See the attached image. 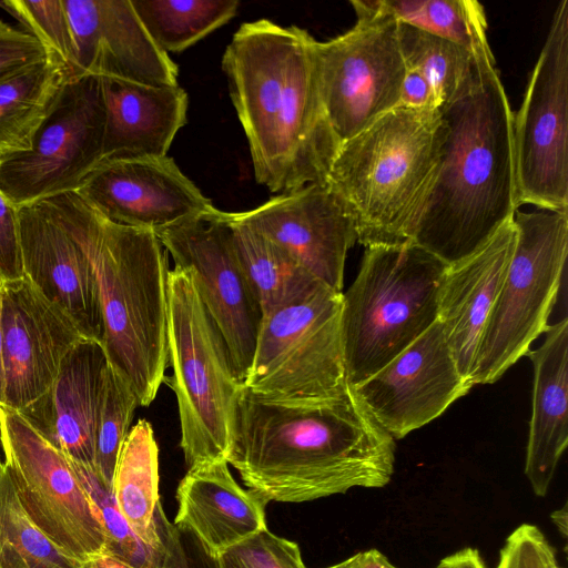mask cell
<instances>
[{
  "mask_svg": "<svg viewBox=\"0 0 568 568\" xmlns=\"http://www.w3.org/2000/svg\"><path fill=\"white\" fill-rule=\"evenodd\" d=\"M116 505L135 535L161 551L155 526L159 499V448L152 425L139 419L120 450L112 481Z\"/></svg>",
  "mask_w": 568,
  "mask_h": 568,
  "instance_id": "484cf974",
  "label": "cell"
},
{
  "mask_svg": "<svg viewBox=\"0 0 568 568\" xmlns=\"http://www.w3.org/2000/svg\"><path fill=\"white\" fill-rule=\"evenodd\" d=\"M74 38L71 78L95 75L178 85V65L156 47L131 0H63Z\"/></svg>",
  "mask_w": 568,
  "mask_h": 568,
  "instance_id": "ffe728a7",
  "label": "cell"
},
{
  "mask_svg": "<svg viewBox=\"0 0 568 568\" xmlns=\"http://www.w3.org/2000/svg\"><path fill=\"white\" fill-rule=\"evenodd\" d=\"M527 355L534 388L524 471L532 491L545 497L568 445V318L549 325L542 344Z\"/></svg>",
  "mask_w": 568,
  "mask_h": 568,
  "instance_id": "d4e9b609",
  "label": "cell"
},
{
  "mask_svg": "<svg viewBox=\"0 0 568 568\" xmlns=\"http://www.w3.org/2000/svg\"><path fill=\"white\" fill-rule=\"evenodd\" d=\"M438 565L442 568H487L479 551L475 548H463L445 558Z\"/></svg>",
  "mask_w": 568,
  "mask_h": 568,
  "instance_id": "7bdbcfd3",
  "label": "cell"
},
{
  "mask_svg": "<svg viewBox=\"0 0 568 568\" xmlns=\"http://www.w3.org/2000/svg\"><path fill=\"white\" fill-rule=\"evenodd\" d=\"M447 266L414 242L366 247L355 280L342 294V342L351 386L378 372L437 321Z\"/></svg>",
  "mask_w": 568,
  "mask_h": 568,
  "instance_id": "8992f818",
  "label": "cell"
},
{
  "mask_svg": "<svg viewBox=\"0 0 568 568\" xmlns=\"http://www.w3.org/2000/svg\"><path fill=\"white\" fill-rule=\"evenodd\" d=\"M445 140L439 110L398 105L339 145L326 183L346 205L358 243L412 241Z\"/></svg>",
  "mask_w": 568,
  "mask_h": 568,
  "instance_id": "5b68a950",
  "label": "cell"
},
{
  "mask_svg": "<svg viewBox=\"0 0 568 568\" xmlns=\"http://www.w3.org/2000/svg\"><path fill=\"white\" fill-rule=\"evenodd\" d=\"M342 294L316 280L263 314L243 386L260 398L294 404L343 395L351 385L342 342Z\"/></svg>",
  "mask_w": 568,
  "mask_h": 568,
  "instance_id": "ba28073f",
  "label": "cell"
},
{
  "mask_svg": "<svg viewBox=\"0 0 568 568\" xmlns=\"http://www.w3.org/2000/svg\"><path fill=\"white\" fill-rule=\"evenodd\" d=\"M176 501L173 524L191 530L219 556L267 528V503L235 481L226 460L187 469Z\"/></svg>",
  "mask_w": 568,
  "mask_h": 568,
  "instance_id": "603a6c76",
  "label": "cell"
},
{
  "mask_svg": "<svg viewBox=\"0 0 568 568\" xmlns=\"http://www.w3.org/2000/svg\"><path fill=\"white\" fill-rule=\"evenodd\" d=\"M23 276L89 339L103 342V320L91 265L51 197L19 207Z\"/></svg>",
  "mask_w": 568,
  "mask_h": 568,
  "instance_id": "d6986e66",
  "label": "cell"
},
{
  "mask_svg": "<svg viewBox=\"0 0 568 568\" xmlns=\"http://www.w3.org/2000/svg\"><path fill=\"white\" fill-rule=\"evenodd\" d=\"M159 49L179 53L229 22L237 0H131Z\"/></svg>",
  "mask_w": 568,
  "mask_h": 568,
  "instance_id": "f546056e",
  "label": "cell"
},
{
  "mask_svg": "<svg viewBox=\"0 0 568 568\" xmlns=\"http://www.w3.org/2000/svg\"><path fill=\"white\" fill-rule=\"evenodd\" d=\"M0 442L22 507L61 549L80 561L105 551L99 510L69 458L18 410L0 406Z\"/></svg>",
  "mask_w": 568,
  "mask_h": 568,
  "instance_id": "4fadbf2b",
  "label": "cell"
},
{
  "mask_svg": "<svg viewBox=\"0 0 568 568\" xmlns=\"http://www.w3.org/2000/svg\"><path fill=\"white\" fill-rule=\"evenodd\" d=\"M550 518L555 526L558 528L559 532L564 538H567L568 531V513H567V504L561 508L551 513Z\"/></svg>",
  "mask_w": 568,
  "mask_h": 568,
  "instance_id": "bcb514c9",
  "label": "cell"
},
{
  "mask_svg": "<svg viewBox=\"0 0 568 568\" xmlns=\"http://www.w3.org/2000/svg\"><path fill=\"white\" fill-rule=\"evenodd\" d=\"M496 568H562L555 548L535 525L521 524L506 539Z\"/></svg>",
  "mask_w": 568,
  "mask_h": 568,
  "instance_id": "74e56055",
  "label": "cell"
},
{
  "mask_svg": "<svg viewBox=\"0 0 568 568\" xmlns=\"http://www.w3.org/2000/svg\"><path fill=\"white\" fill-rule=\"evenodd\" d=\"M2 282V280L0 278V283Z\"/></svg>",
  "mask_w": 568,
  "mask_h": 568,
  "instance_id": "f907efd6",
  "label": "cell"
},
{
  "mask_svg": "<svg viewBox=\"0 0 568 568\" xmlns=\"http://www.w3.org/2000/svg\"><path fill=\"white\" fill-rule=\"evenodd\" d=\"M326 568H397L377 549L359 551L349 558Z\"/></svg>",
  "mask_w": 568,
  "mask_h": 568,
  "instance_id": "b9f144b4",
  "label": "cell"
},
{
  "mask_svg": "<svg viewBox=\"0 0 568 568\" xmlns=\"http://www.w3.org/2000/svg\"><path fill=\"white\" fill-rule=\"evenodd\" d=\"M220 557H221L224 568H246L244 565H242L239 560H236L234 557H232L227 552L220 555Z\"/></svg>",
  "mask_w": 568,
  "mask_h": 568,
  "instance_id": "7dc6e473",
  "label": "cell"
},
{
  "mask_svg": "<svg viewBox=\"0 0 568 568\" xmlns=\"http://www.w3.org/2000/svg\"><path fill=\"white\" fill-rule=\"evenodd\" d=\"M225 552L246 568H307L298 545L267 528Z\"/></svg>",
  "mask_w": 568,
  "mask_h": 568,
  "instance_id": "8d00e7d4",
  "label": "cell"
},
{
  "mask_svg": "<svg viewBox=\"0 0 568 568\" xmlns=\"http://www.w3.org/2000/svg\"><path fill=\"white\" fill-rule=\"evenodd\" d=\"M226 219L237 258L262 314L288 303L317 280L278 245L232 220L229 212Z\"/></svg>",
  "mask_w": 568,
  "mask_h": 568,
  "instance_id": "f1b7e54d",
  "label": "cell"
},
{
  "mask_svg": "<svg viewBox=\"0 0 568 568\" xmlns=\"http://www.w3.org/2000/svg\"><path fill=\"white\" fill-rule=\"evenodd\" d=\"M517 240L513 219L470 255L449 264L438 293V322L462 376L473 386L480 339Z\"/></svg>",
  "mask_w": 568,
  "mask_h": 568,
  "instance_id": "44dd1931",
  "label": "cell"
},
{
  "mask_svg": "<svg viewBox=\"0 0 568 568\" xmlns=\"http://www.w3.org/2000/svg\"><path fill=\"white\" fill-rule=\"evenodd\" d=\"M347 32L316 42L323 102L339 144L399 105L407 72L398 21L383 0H352Z\"/></svg>",
  "mask_w": 568,
  "mask_h": 568,
  "instance_id": "30bf717a",
  "label": "cell"
},
{
  "mask_svg": "<svg viewBox=\"0 0 568 568\" xmlns=\"http://www.w3.org/2000/svg\"><path fill=\"white\" fill-rule=\"evenodd\" d=\"M109 365L102 343L83 338L52 385L19 413L69 458L94 466L98 408Z\"/></svg>",
  "mask_w": 568,
  "mask_h": 568,
  "instance_id": "7402d4cb",
  "label": "cell"
},
{
  "mask_svg": "<svg viewBox=\"0 0 568 568\" xmlns=\"http://www.w3.org/2000/svg\"><path fill=\"white\" fill-rule=\"evenodd\" d=\"M47 58L34 37L0 20V79Z\"/></svg>",
  "mask_w": 568,
  "mask_h": 568,
  "instance_id": "f35d334b",
  "label": "cell"
},
{
  "mask_svg": "<svg viewBox=\"0 0 568 568\" xmlns=\"http://www.w3.org/2000/svg\"><path fill=\"white\" fill-rule=\"evenodd\" d=\"M1 466H2V463L0 462V468H1Z\"/></svg>",
  "mask_w": 568,
  "mask_h": 568,
  "instance_id": "681fc988",
  "label": "cell"
},
{
  "mask_svg": "<svg viewBox=\"0 0 568 568\" xmlns=\"http://www.w3.org/2000/svg\"><path fill=\"white\" fill-rule=\"evenodd\" d=\"M69 79L68 70L51 58L0 79V159L31 148Z\"/></svg>",
  "mask_w": 568,
  "mask_h": 568,
  "instance_id": "4316f807",
  "label": "cell"
},
{
  "mask_svg": "<svg viewBox=\"0 0 568 568\" xmlns=\"http://www.w3.org/2000/svg\"><path fill=\"white\" fill-rule=\"evenodd\" d=\"M104 128L101 78L69 79L31 148L0 159V191L17 207L77 191L103 159Z\"/></svg>",
  "mask_w": 568,
  "mask_h": 568,
  "instance_id": "8fae6325",
  "label": "cell"
},
{
  "mask_svg": "<svg viewBox=\"0 0 568 568\" xmlns=\"http://www.w3.org/2000/svg\"><path fill=\"white\" fill-rule=\"evenodd\" d=\"M4 405L21 410L53 383L83 338L75 324L27 278L2 281Z\"/></svg>",
  "mask_w": 568,
  "mask_h": 568,
  "instance_id": "ac0fdd59",
  "label": "cell"
},
{
  "mask_svg": "<svg viewBox=\"0 0 568 568\" xmlns=\"http://www.w3.org/2000/svg\"><path fill=\"white\" fill-rule=\"evenodd\" d=\"M229 213L287 252L312 276L342 292L347 252L357 233L346 205L327 183L308 184L253 210Z\"/></svg>",
  "mask_w": 568,
  "mask_h": 568,
  "instance_id": "2e32d148",
  "label": "cell"
},
{
  "mask_svg": "<svg viewBox=\"0 0 568 568\" xmlns=\"http://www.w3.org/2000/svg\"><path fill=\"white\" fill-rule=\"evenodd\" d=\"M435 568H442V567L437 564V566Z\"/></svg>",
  "mask_w": 568,
  "mask_h": 568,
  "instance_id": "c3c4849f",
  "label": "cell"
},
{
  "mask_svg": "<svg viewBox=\"0 0 568 568\" xmlns=\"http://www.w3.org/2000/svg\"><path fill=\"white\" fill-rule=\"evenodd\" d=\"M399 105L414 109H437L429 83L414 70L407 69Z\"/></svg>",
  "mask_w": 568,
  "mask_h": 568,
  "instance_id": "60d3db41",
  "label": "cell"
},
{
  "mask_svg": "<svg viewBox=\"0 0 568 568\" xmlns=\"http://www.w3.org/2000/svg\"><path fill=\"white\" fill-rule=\"evenodd\" d=\"M439 111L442 162L410 242L449 265L484 245L519 207L514 113L496 68Z\"/></svg>",
  "mask_w": 568,
  "mask_h": 568,
  "instance_id": "3957f363",
  "label": "cell"
},
{
  "mask_svg": "<svg viewBox=\"0 0 568 568\" xmlns=\"http://www.w3.org/2000/svg\"><path fill=\"white\" fill-rule=\"evenodd\" d=\"M515 250L488 316L471 382L498 381L548 328L566 272L568 211L541 210L513 216Z\"/></svg>",
  "mask_w": 568,
  "mask_h": 568,
  "instance_id": "9c48e42d",
  "label": "cell"
},
{
  "mask_svg": "<svg viewBox=\"0 0 568 568\" xmlns=\"http://www.w3.org/2000/svg\"><path fill=\"white\" fill-rule=\"evenodd\" d=\"M316 42L305 29L260 19L241 24L222 58L254 178L273 193L326 183L341 145L323 102Z\"/></svg>",
  "mask_w": 568,
  "mask_h": 568,
  "instance_id": "7a4b0ae2",
  "label": "cell"
},
{
  "mask_svg": "<svg viewBox=\"0 0 568 568\" xmlns=\"http://www.w3.org/2000/svg\"><path fill=\"white\" fill-rule=\"evenodd\" d=\"M105 104L102 160L166 155L186 123L189 99L179 85L154 87L101 78Z\"/></svg>",
  "mask_w": 568,
  "mask_h": 568,
  "instance_id": "cb8c5ba5",
  "label": "cell"
},
{
  "mask_svg": "<svg viewBox=\"0 0 568 568\" xmlns=\"http://www.w3.org/2000/svg\"><path fill=\"white\" fill-rule=\"evenodd\" d=\"M398 38L406 69L422 74L429 83L435 105L443 106L468 94L495 60L480 59L448 40L398 22Z\"/></svg>",
  "mask_w": 568,
  "mask_h": 568,
  "instance_id": "83f0119b",
  "label": "cell"
},
{
  "mask_svg": "<svg viewBox=\"0 0 568 568\" xmlns=\"http://www.w3.org/2000/svg\"><path fill=\"white\" fill-rule=\"evenodd\" d=\"M50 197L91 265L108 361L149 406L169 365L168 252L153 231L106 220L77 191Z\"/></svg>",
  "mask_w": 568,
  "mask_h": 568,
  "instance_id": "277c9868",
  "label": "cell"
},
{
  "mask_svg": "<svg viewBox=\"0 0 568 568\" xmlns=\"http://www.w3.org/2000/svg\"><path fill=\"white\" fill-rule=\"evenodd\" d=\"M81 562L54 544L30 518L2 463L0 568H80Z\"/></svg>",
  "mask_w": 568,
  "mask_h": 568,
  "instance_id": "1f68e13d",
  "label": "cell"
},
{
  "mask_svg": "<svg viewBox=\"0 0 568 568\" xmlns=\"http://www.w3.org/2000/svg\"><path fill=\"white\" fill-rule=\"evenodd\" d=\"M358 397L394 438L440 416L473 385L458 371L438 320L357 386Z\"/></svg>",
  "mask_w": 568,
  "mask_h": 568,
  "instance_id": "9a60e30c",
  "label": "cell"
},
{
  "mask_svg": "<svg viewBox=\"0 0 568 568\" xmlns=\"http://www.w3.org/2000/svg\"><path fill=\"white\" fill-rule=\"evenodd\" d=\"M402 23L437 36L476 57L495 60L487 39L484 7L475 0H383Z\"/></svg>",
  "mask_w": 568,
  "mask_h": 568,
  "instance_id": "4dcf8cb0",
  "label": "cell"
},
{
  "mask_svg": "<svg viewBox=\"0 0 568 568\" xmlns=\"http://www.w3.org/2000/svg\"><path fill=\"white\" fill-rule=\"evenodd\" d=\"M168 356L172 375L163 382L176 397L187 469L226 460L244 386L193 274L175 266L168 274Z\"/></svg>",
  "mask_w": 568,
  "mask_h": 568,
  "instance_id": "52a82bcc",
  "label": "cell"
},
{
  "mask_svg": "<svg viewBox=\"0 0 568 568\" xmlns=\"http://www.w3.org/2000/svg\"><path fill=\"white\" fill-rule=\"evenodd\" d=\"M518 202L568 211V1L557 6L513 119Z\"/></svg>",
  "mask_w": 568,
  "mask_h": 568,
  "instance_id": "7c38bea8",
  "label": "cell"
},
{
  "mask_svg": "<svg viewBox=\"0 0 568 568\" xmlns=\"http://www.w3.org/2000/svg\"><path fill=\"white\" fill-rule=\"evenodd\" d=\"M154 233L174 266L193 274L200 298L244 383L263 314L237 258L226 212L215 209Z\"/></svg>",
  "mask_w": 568,
  "mask_h": 568,
  "instance_id": "5bb4252c",
  "label": "cell"
},
{
  "mask_svg": "<svg viewBox=\"0 0 568 568\" xmlns=\"http://www.w3.org/2000/svg\"><path fill=\"white\" fill-rule=\"evenodd\" d=\"M77 192L106 220L153 232L216 209L168 155L102 160Z\"/></svg>",
  "mask_w": 568,
  "mask_h": 568,
  "instance_id": "e0dca14e",
  "label": "cell"
},
{
  "mask_svg": "<svg viewBox=\"0 0 568 568\" xmlns=\"http://www.w3.org/2000/svg\"><path fill=\"white\" fill-rule=\"evenodd\" d=\"M138 406L135 392L109 363L95 422L94 467L111 488L116 460Z\"/></svg>",
  "mask_w": 568,
  "mask_h": 568,
  "instance_id": "d6a6232c",
  "label": "cell"
},
{
  "mask_svg": "<svg viewBox=\"0 0 568 568\" xmlns=\"http://www.w3.org/2000/svg\"><path fill=\"white\" fill-rule=\"evenodd\" d=\"M80 568H136L129 562L105 551L89 557L81 562Z\"/></svg>",
  "mask_w": 568,
  "mask_h": 568,
  "instance_id": "ee69618b",
  "label": "cell"
},
{
  "mask_svg": "<svg viewBox=\"0 0 568 568\" xmlns=\"http://www.w3.org/2000/svg\"><path fill=\"white\" fill-rule=\"evenodd\" d=\"M155 526L162 541L156 568H224L221 557L191 530L166 518L161 503L155 509Z\"/></svg>",
  "mask_w": 568,
  "mask_h": 568,
  "instance_id": "d590c367",
  "label": "cell"
},
{
  "mask_svg": "<svg viewBox=\"0 0 568 568\" xmlns=\"http://www.w3.org/2000/svg\"><path fill=\"white\" fill-rule=\"evenodd\" d=\"M395 448L353 386L307 404L266 400L243 387L226 462L266 503H303L386 486Z\"/></svg>",
  "mask_w": 568,
  "mask_h": 568,
  "instance_id": "6da1fadb",
  "label": "cell"
},
{
  "mask_svg": "<svg viewBox=\"0 0 568 568\" xmlns=\"http://www.w3.org/2000/svg\"><path fill=\"white\" fill-rule=\"evenodd\" d=\"M69 462L99 510L106 538L105 552L136 568H156L162 550L151 548L135 535L122 516L112 488L102 480L95 467L71 458Z\"/></svg>",
  "mask_w": 568,
  "mask_h": 568,
  "instance_id": "836d02e7",
  "label": "cell"
},
{
  "mask_svg": "<svg viewBox=\"0 0 568 568\" xmlns=\"http://www.w3.org/2000/svg\"><path fill=\"white\" fill-rule=\"evenodd\" d=\"M23 277L20 247L19 207L0 191V278Z\"/></svg>",
  "mask_w": 568,
  "mask_h": 568,
  "instance_id": "ab89813d",
  "label": "cell"
},
{
  "mask_svg": "<svg viewBox=\"0 0 568 568\" xmlns=\"http://www.w3.org/2000/svg\"><path fill=\"white\" fill-rule=\"evenodd\" d=\"M2 293L0 283V406L4 405V389H6V372H4V359H3V334H2Z\"/></svg>",
  "mask_w": 568,
  "mask_h": 568,
  "instance_id": "f6af8a7d",
  "label": "cell"
},
{
  "mask_svg": "<svg viewBox=\"0 0 568 568\" xmlns=\"http://www.w3.org/2000/svg\"><path fill=\"white\" fill-rule=\"evenodd\" d=\"M0 7L14 17L24 31L44 47L49 58L68 70L71 78L75 47L63 0H6L0 1Z\"/></svg>",
  "mask_w": 568,
  "mask_h": 568,
  "instance_id": "e575fe53",
  "label": "cell"
}]
</instances>
